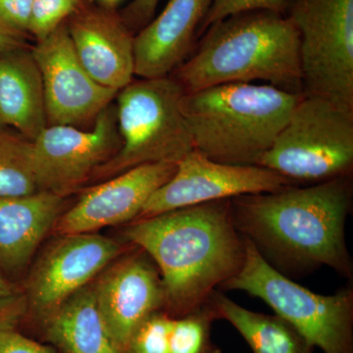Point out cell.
I'll use <instances>...</instances> for the list:
<instances>
[{
    "instance_id": "cell-6",
    "label": "cell",
    "mask_w": 353,
    "mask_h": 353,
    "mask_svg": "<svg viewBox=\"0 0 353 353\" xmlns=\"http://www.w3.org/2000/svg\"><path fill=\"white\" fill-rule=\"evenodd\" d=\"M256 166L296 185L352 175L353 111L303 94Z\"/></svg>"
},
{
    "instance_id": "cell-22",
    "label": "cell",
    "mask_w": 353,
    "mask_h": 353,
    "mask_svg": "<svg viewBox=\"0 0 353 353\" xmlns=\"http://www.w3.org/2000/svg\"><path fill=\"white\" fill-rule=\"evenodd\" d=\"M216 318L208 303L190 314L174 318L169 353H221L211 338Z\"/></svg>"
},
{
    "instance_id": "cell-5",
    "label": "cell",
    "mask_w": 353,
    "mask_h": 353,
    "mask_svg": "<svg viewBox=\"0 0 353 353\" xmlns=\"http://www.w3.org/2000/svg\"><path fill=\"white\" fill-rule=\"evenodd\" d=\"M185 94L171 75L139 78L119 90L115 108L121 148L92 178L118 175L143 164H176L192 152L182 108Z\"/></svg>"
},
{
    "instance_id": "cell-1",
    "label": "cell",
    "mask_w": 353,
    "mask_h": 353,
    "mask_svg": "<svg viewBox=\"0 0 353 353\" xmlns=\"http://www.w3.org/2000/svg\"><path fill=\"white\" fill-rule=\"evenodd\" d=\"M352 206V175L231 199L239 233L267 263L289 278L326 266L352 280L345 232Z\"/></svg>"
},
{
    "instance_id": "cell-28",
    "label": "cell",
    "mask_w": 353,
    "mask_h": 353,
    "mask_svg": "<svg viewBox=\"0 0 353 353\" xmlns=\"http://www.w3.org/2000/svg\"><path fill=\"white\" fill-rule=\"evenodd\" d=\"M0 353H54L36 341L0 325Z\"/></svg>"
},
{
    "instance_id": "cell-24",
    "label": "cell",
    "mask_w": 353,
    "mask_h": 353,
    "mask_svg": "<svg viewBox=\"0 0 353 353\" xmlns=\"http://www.w3.org/2000/svg\"><path fill=\"white\" fill-rule=\"evenodd\" d=\"M173 319L164 311L146 318L132 336L129 353H169Z\"/></svg>"
},
{
    "instance_id": "cell-17",
    "label": "cell",
    "mask_w": 353,
    "mask_h": 353,
    "mask_svg": "<svg viewBox=\"0 0 353 353\" xmlns=\"http://www.w3.org/2000/svg\"><path fill=\"white\" fill-rule=\"evenodd\" d=\"M63 196L48 192L0 197V268L17 272L29 263L64 208Z\"/></svg>"
},
{
    "instance_id": "cell-9",
    "label": "cell",
    "mask_w": 353,
    "mask_h": 353,
    "mask_svg": "<svg viewBox=\"0 0 353 353\" xmlns=\"http://www.w3.org/2000/svg\"><path fill=\"white\" fill-rule=\"evenodd\" d=\"M92 130L48 125L32 141L39 190L66 196L94 176L121 148L115 104L95 119Z\"/></svg>"
},
{
    "instance_id": "cell-30",
    "label": "cell",
    "mask_w": 353,
    "mask_h": 353,
    "mask_svg": "<svg viewBox=\"0 0 353 353\" xmlns=\"http://www.w3.org/2000/svg\"><path fill=\"white\" fill-rule=\"evenodd\" d=\"M11 294H12V289L0 270V297H7L11 296Z\"/></svg>"
},
{
    "instance_id": "cell-18",
    "label": "cell",
    "mask_w": 353,
    "mask_h": 353,
    "mask_svg": "<svg viewBox=\"0 0 353 353\" xmlns=\"http://www.w3.org/2000/svg\"><path fill=\"white\" fill-rule=\"evenodd\" d=\"M0 119L31 141L48 126L43 79L31 48L0 51Z\"/></svg>"
},
{
    "instance_id": "cell-29",
    "label": "cell",
    "mask_w": 353,
    "mask_h": 353,
    "mask_svg": "<svg viewBox=\"0 0 353 353\" xmlns=\"http://www.w3.org/2000/svg\"><path fill=\"white\" fill-rule=\"evenodd\" d=\"M29 48L27 34L7 26L0 20V51L19 50Z\"/></svg>"
},
{
    "instance_id": "cell-12",
    "label": "cell",
    "mask_w": 353,
    "mask_h": 353,
    "mask_svg": "<svg viewBox=\"0 0 353 353\" xmlns=\"http://www.w3.org/2000/svg\"><path fill=\"white\" fill-rule=\"evenodd\" d=\"M92 289L109 333L127 353L141 323L164 309L161 276L153 260L139 248L104 272Z\"/></svg>"
},
{
    "instance_id": "cell-4",
    "label": "cell",
    "mask_w": 353,
    "mask_h": 353,
    "mask_svg": "<svg viewBox=\"0 0 353 353\" xmlns=\"http://www.w3.org/2000/svg\"><path fill=\"white\" fill-rule=\"evenodd\" d=\"M301 95L252 83L185 94L183 112L194 150L220 163L256 166Z\"/></svg>"
},
{
    "instance_id": "cell-21",
    "label": "cell",
    "mask_w": 353,
    "mask_h": 353,
    "mask_svg": "<svg viewBox=\"0 0 353 353\" xmlns=\"http://www.w3.org/2000/svg\"><path fill=\"white\" fill-rule=\"evenodd\" d=\"M39 192L32 157V141L15 130L0 131V197Z\"/></svg>"
},
{
    "instance_id": "cell-16",
    "label": "cell",
    "mask_w": 353,
    "mask_h": 353,
    "mask_svg": "<svg viewBox=\"0 0 353 353\" xmlns=\"http://www.w3.org/2000/svg\"><path fill=\"white\" fill-rule=\"evenodd\" d=\"M212 0H170L134 38V76H170L194 48L199 26Z\"/></svg>"
},
{
    "instance_id": "cell-32",
    "label": "cell",
    "mask_w": 353,
    "mask_h": 353,
    "mask_svg": "<svg viewBox=\"0 0 353 353\" xmlns=\"http://www.w3.org/2000/svg\"><path fill=\"white\" fill-rule=\"evenodd\" d=\"M6 125L3 124V122H2L1 119H0V131H2V130L6 129Z\"/></svg>"
},
{
    "instance_id": "cell-13",
    "label": "cell",
    "mask_w": 353,
    "mask_h": 353,
    "mask_svg": "<svg viewBox=\"0 0 353 353\" xmlns=\"http://www.w3.org/2000/svg\"><path fill=\"white\" fill-rule=\"evenodd\" d=\"M122 252L112 239L94 233L65 234L44 253L32 272L30 303L48 319Z\"/></svg>"
},
{
    "instance_id": "cell-10",
    "label": "cell",
    "mask_w": 353,
    "mask_h": 353,
    "mask_svg": "<svg viewBox=\"0 0 353 353\" xmlns=\"http://www.w3.org/2000/svg\"><path fill=\"white\" fill-rule=\"evenodd\" d=\"M294 185L263 167L220 163L194 150L176 163L175 174L150 197L136 220L205 202L276 192Z\"/></svg>"
},
{
    "instance_id": "cell-3",
    "label": "cell",
    "mask_w": 353,
    "mask_h": 353,
    "mask_svg": "<svg viewBox=\"0 0 353 353\" xmlns=\"http://www.w3.org/2000/svg\"><path fill=\"white\" fill-rule=\"evenodd\" d=\"M201 34L188 59L171 74L185 94L253 81L303 94L299 34L285 14H234L209 26Z\"/></svg>"
},
{
    "instance_id": "cell-11",
    "label": "cell",
    "mask_w": 353,
    "mask_h": 353,
    "mask_svg": "<svg viewBox=\"0 0 353 353\" xmlns=\"http://www.w3.org/2000/svg\"><path fill=\"white\" fill-rule=\"evenodd\" d=\"M43 79L48 125L94 124L117 90L101 85L81 63L66 23L31 48Z\"/></svg>"
},
{
    "instance_id": "cell-27",
    "label": "cell",
    "mask_w": 353,
    "mask_h": 353,
    "mask_svg": "<svg viewBox=\"0 0 353 353\" xmlns=\"http://www.w3.org/2000/svg\"><path fill=\"white\" fill-rule=\"evenodd\" d=\"M159 0H132L119 14L128 29L139 32L153 19Z\"/></svg>"
},
{
    "instance_id": "cell-25",
    "label": "cell",
    "mask_w": 353,
    "mask_h": 353,
    "mask_svg": "<svg viewBox=\"0 0 353 353\" xmlns=\"http://www.w3.org/2000/svg\"><path fill=\"white\" fill-rule=\"evenodd\" d=\"M285 8L287 0H212L208 12L199 26L197 38L201 37L209 26L234 14L254 10L285 14Z\"/></svg>"
},
{
    "instance_id": "cell-14",
    "label": "cell",
    "mask_w": 353,
    "mask_h": 353,
    "mask_svg": "<svg viewBox=\"0 0 353 353\" xmlns=\"http://www.w3.org/2000/svg\"><path fill=\"white\" fill-rule=\"evenodd\" d=\"M176 164L139 165L88 190L60 216L55 231L65 234L94 233L102 228L137 219L150 197L175 174Z\"/></svg>"
},
{
    "instance_id": "cell-2",
    "label": "cell",
    "mask_w": 353,
    "mask_h": 353,
    "mask_svg": "<svg viewBox=\"0 0 353 353\" xmlns=\"http://www.w3.org/2000/svg\"><path fill=\"white\" fill-rule=\"evenodd\" d=\"M125 234L157 265L163 310L173 318L202 307L245 261V241L234 226L231 199L134 220Z\"/></svg>"
},
{
    "instance_id": "cell-23",
    "label": "cell",
    "mask_w": 353,
    "mask_h": 353,
    "mask_svg": "<svg viewBox=\"0 0 353 353\" xmlns=\"http://www.w3.org/2000/svg\"><path fill=\"white\" fill-rule=\"evenodd\" d=\"M83 6V0H34L28 34L37 41L50 36Z\"/></svg>"
},
{
    "instance_id": "cell-31",
    "label": "cell",
    "mask_w": 353,
    "mask_h": 353,
    "mask_svg": "<svg viewBox=\"0 0 353 353\" xmlns=\"http://www.w3.org/2000/svg\"><path fill=\"white\" fill-rule=\"evenodd\" d=\"M97 1L101 2L102 6L106 8H112L116 4L119 3L121 0H97Z\"/></svg>"
},
{
    "instance_id": "cell-20",
    "label": "cell",
    "mask_w": 353,
    "mask_h": 353,
    "mask_svg": "<svg viewBox=\"0 0 353 353\" xmlns=\"http://www.w3.org/2000/svg\"><path fill=\"white\" fill-rule=\"evenodd\" d=\"M216 320H226L243 336L253 353H313L303 334L282 317L254 312L230 299L219 290L209 296Z\"/></svg>"
},
{
    "instance_id": "cell-8",
    "label": "cell",
    "mask_w": 353,
    "mask_h": 353,
    "mask_svg": "<svg viewBox=\"0 0 353 353\" xmlns=\"http://www.w3.org/2000/svg\"><path fill=\"white\" fill-rule=\"evenodd\" d=\"M299 34L303 94L353 111V0H287Z\"/></svg>"
},
{
    "instance_id": "cell-15",
    "label": "cell",
    "mask_w": 353,
    "mask_h": 353,
    "mask_svg": "<svg viewBox=\"0 0 353 353\" xmlns=\"http://www.w3.org/2000/svg\"><path fill=\"white\" fill-rule=\"evenodd\" d=\"M66 26L77 57L97 83L119 92L132 82L134 36L119 14L83 6Z\"/></svg>"
},
{
    "instance_id": "cell-7",
    "label": "cell",
    "mask_w": 353,
    "mask_h": 353,
    "mask_svg": "<svg viewBox=\"0 0 353 353\" xmlns=\"http://www.w3.org/2000/svg\"><path fill=\"white\" fill-rule=\"evenodd\" d=\"M245 241L243 266L219 290H241L261 299L323 353H353L352 288L330 296L315 294L276 270Z\"/></svg>"
},
{
    "instance_id": "cell-19",
    "label": "cell",
    "mask_w": 353,
    "mask_h": 353,
    "mask_svg": "<svg viewBox=\"0 0 353 353\" xmlns=\"http://www.w3.org/2000/svg\"><path fill=\"white\" fill-rule=\"evenodd\" d=\"M48 340L64 353H127L113 340L85 285L46 319Z\"/></svg>"
},
{
    "instance_id": "cell-26",
    "label": "cell",
    "mask_w": 353,
    "mask_h": 353,
    "mask_svg": "<svg viewBox=\"0 0 353 353\" xmlns=\"http://www.w3.org/2000/svg\"><path fill=\"white\" fill-rule=\"evenodd\" d=\"M34 0H0V20L16 31L28 34Z\"/></svg>"
}]
</instances>
